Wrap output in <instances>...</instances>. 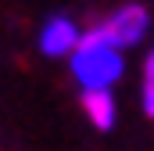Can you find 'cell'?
I'll return each mask as SVG.
<instances>
[{"label":"cell","instance_id":"1","mask_svg":"<svg viewBox=\"0 0 154 151\" xmlns=\"http://www.w3.org/2000/svg\"><path fill=\"white\" fill-rule=\"evenodd\" d=\"M72 76L82 83V90H108L122 76V54L90 29L86 36H79V47L72 50Z\"/></svg>","mask_w":154,"mask_h":151},{"label":"cell","instance_id":"2","mask_svg":"<svg viewBox=\"0 0 154 151\" xmlns=\"http://www.w3.org/2000/svg\"><path fill=\"white\" fill-rule=\"evenodd\" d=\"M147 25H151V18H147V11L140 7V4H125L122 11H115L111 18H104L93 33L104 40L108 47H115V50H125V47H136L143 33H147Z\"/></svg>","mask_w":154,"mask_h":151},{"label":"cell","instance_id":"3","mask_svg":"<svg viewBox=\"0 0 154 151\" xmlns=\"http://www.w3.org/2000/svg\"><path fill=\"white\" fill-rule=\"evenodd\" d=\"M79 47V29L72 18H47L43 22V29H39V50L47 54V58H72V50Z\"/></svg>","mask_w":154,"mask_h":151},{"label":"cell","instance_id":"4","mask_svg":"<svg viewBox=\"0 0 154 151\" xmlns=\"http://www.w3.org/2000/svg\"><path fill=\"white\" fill-rule=\"evenodd\" d=\"M82 112L90 115V122L97 130H111L115 126V97L108 90H82Z\"/></svg>","mask_w":154,"mask_h":151},{"label":"cell","instance_id":"5","mask_svg":"<svg viewBox=\"0 0 154 151\" xmlns=\"http://www.w3.org/2000/svg\"><path fill=\"white\" fill-rule=\"evenodd\" d=\"M143 112L154 119V50L147 58V65H143Z\"/></svg>","mask_w":154,"mask_h":151}]
</instances>
